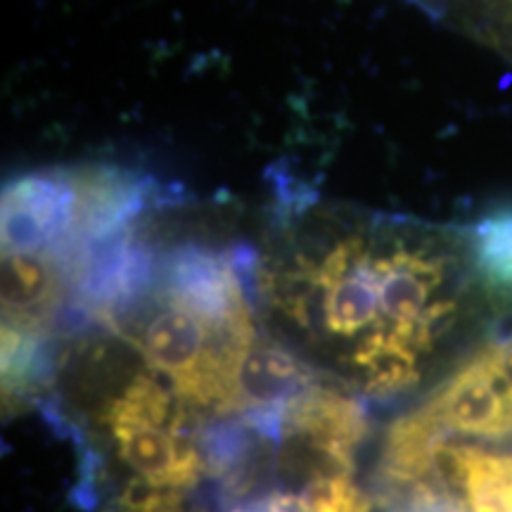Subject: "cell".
<instances>
[{
	"label": "cell",
	"instance_id": "obj_1",
	"mask_svg": "<svg viewBox=\"0 0 512 512\" xmlns=\"http://www.w3.org/2000/svg\"><path fill=\"white\" fill-rule=\"evenodd\" d=\"M249 290L320 375L361 399L422 387L467 335L489 330L512 294L486 261L475 221L287 211L278 240L249 249Z\"/></svg>",
	"mask_w": 512,
	"mask_h": 512
},
{
	"label": "cell",
	"instance_id": "obj_3",
	"mask_svg": "<svg viewBox=\"0 0 512 512\" xmlns=\"http://www.w3.org/2000/svg\"><path fill=\"white\" fill-rule=\"evenodd\" d=\"M309 512H370V498L354 484L351 475H323L302 484Z\"/></svg>",
	"mask_w": 512,
	"mask_h": 512
},
{
	"label": "cell",
	"instance_id": "obj_2",
	"mask_svg": "<svg viewBox=\"0 0 512 512\" xmlns=\"http://www.w3.org/2000/svg\"><path fill=\"white\" fill-rule=\"evenodd\" d=\"M174 389L150 370L133 375L107 401L102 422L114 451L140 482L185 491L209 472L202 430Z\"/></svg>",
	"mask_w": 512,
	"mask_h": 512
}]
</instances>
